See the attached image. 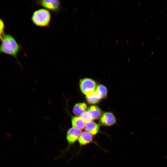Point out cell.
<instances>
[{
    "label": "cell",
    "mask_w": 167,
    "mask_h": 167,
    "mask_svg": "<svg viewBox=\"0 0 167 167\" xmlns=\"http://www.w3.org/2000/svg\"><path fill=\"white\" fill-rule=\"evenodd\" d=\"M0 45V53L5 54L17 58L21 46L10 34H4Z\"/></svg>",
    "instance_id": "1"
},
{
    "label": "cell",
    "mask_w": 167,
    "mask_h": 167,
    "mask_svg": "<svg viewBox=\"0 0 167 167\" xmlns=\"http://www.w3.org/2000/svg\"><path fill=\"white\" fill-rule=\"evenodd\" d=\"M51 15L46 9H40L34 11L31 17V20L35 26L41 28H48L50 24Z\"/></svg>",
    "instance_id": "2"
},
{
    "label": "cell",
    "mask_w": 167,
    "mask_h": 167,
    "mask_svg": "<svg viewBox=\"0 0 167 167\" xmlns=\"http://www.w3.org/2000/svg\"><path fill=\"white\" fill-rule=\"evenodd\" d=\"M35 3L38 6L45 8L54 13H58L62 10L61 3L58 0H37Z\"/></svg>",
    "instance_id": "3"
},
{
    "label": "cell",
    "mask_w": 167,
    "mask_h": 167,
    "mask_svg": "<svg viewBox=\"0 0 167 167\" xmlns=\"http://www.w3.org/2000/svg\"><path fill=\"white\" fill-rule=\"evenodd\" d=\"M79 87L81 92L86 96L94 92L96 88V82L91 79L84 78L80 80Z\"/></svg>",
    "instance_id": "4"
},
{
    "label": "cell",
    "mask_w": 167,
    "mask_h": 167,
    "mask_svg": "<svg viewBox=\"0 0 167 167\" xmlns=\"http://www.w3.org/2000/svg\"><path fill=\"white\" fill-rule=\"evenodd\" d=\"M100 122L104 126H110L115 124L116 119L113 113L110 112H106L101 115Z\"/></svg>",
    "instance_id": "5"
},
{
    "label": "cell",
    "mask_w": 167,
    "mask_h": 167,
    "mask_svg": "<svg viewBox=\"0 0 167 167\" xmlns=\"http://www.w3.org/2000/svg\"><path fill=\"white\" fill-rule=\"evenodd\" d=\"M82 133L81 129L72 127L70 128L66 133V139L69 144H72L78 139Z\"/></svg>",
    "instance_id": "6"
},
{
    "label": "cell",
    "mask_w": 167,
    "mask_h": 167,
    "mask_svg": "<svg viewBox=\"0 0 167 167\" xmlns=\"http://www.w3.org/2000/svg\"><path fill=\"white\" fill-rule=\"evenodd\" d=\"M85 130L92 135L97 134L99 131L100 125L94 121L91 120L86 122Z\"/></svg>",
    "instance_id": "7"
},
{
    "label": "cell",
    "mask_w": 167,
    "mask_h": 167,
    "mask_svg": "<svg viewBox=\"0 0 167 167\" xmlns=\"http://www.w3.org/2000/svg\"><path fill=\"white\" fill-rule=\"evenodd\" d=\"M92 135L88 132L85 131L82 132L78 138V142L81 146L85 145L93 142Z\"/></svg>",
    "instance_id": "8"
},
{
    "label": "cell",
    "mask_w": 167,
    "mask_h": 167,
    "mask_svg": "<svg viewBox=\"0 0 167 167\" xmlns=\"http://www.w3.org/2000/svg\"><path fill=\"white\" fill-rule=\"evenodd\" d=\"M71 123L73 127L81 130L85 128L86 122L81 116H75L72 118Z\"/></svg>",
    "instance_id": "9"
},
{
    "label": "cell",
    "mask_w": 167,
    "mask_h": 167,
    "mask_svg": "<svg viewBox=\"0 0 167 167\" xmlns=\"http://www.w3.org/2000/svg\"><path fill=\"white\" fill-rule=\"evenodd\" d=\"M87 109V106L86 104L84 103H79L74 106L73 113L76 116H81L86 111Z\"/></svg>",
    "instance_id": "10"
},
{
    "label": "cell",
    "mask_w": 167,
    "mask_h": 167,
    "mask_svg": "<svg viewBox=\"0 0 167 167\" xmlns=\"http://www.w3.org/2000/svg\"><path fill=\"white\" fill-rule=\"evenodd\" d=\"M88 111L90 114L93 120L96 119L101 117L102 111L97 106L92 105L89 107Z\"/></svg>",
    "instance_id": "11"
},
{
    "label": "cell",
    "mask_w": 167,
    "mask_h": 167,
    "mask_svg": "<svg viewBox=\"0 0 167 167\" xmlns=\"http://www.w3.org/2000/svg\"><path fill=\"white\" fill-rule=\"evenodd\" d=\"M101 99L105 98L107 96V89L103 84H100L96 88L94 92Z\"/></svg>",
    "instance_id": "12"
},
{
    "label": "cell",
    "mask_w": 167,
    "mask_h": 167,
    "mask_svg": "<svg viewBox=\"0 0 167 167\" xmlns=\"http://www.w3.org/2000/svg\"><path fill=\"white\" fill-rule=\"evenodd\" d=\"M86 99L89 104H96L100 100L95 92L86 96Z\"/></svg>",
    "instance_id": "13"
},
{
    "label": "cell",
    "mask_w": 167,
    "mask_h": 167,
    "mask_svg": "<svg viewBox=\"0 0 167 167\" xmlns=\"http://www.w3.org/2000/svg\"><path fill=\"white\" fill-rule=\"evenodd\" d=\"M80 116L86 122L93 120L90 114L88 111L84 112Z\"/></svg>",
    "instance_id": "14"
},
{
    "label": "cell",
    "mask_w": 167,
    "mask_h": 167,
    "mask_svg": "<svg viewBox=\"0 0 167 167\" xmlns=\"http://www.w3.org/2000/svg\"><path fill=\"white\" fill-rule=\"evenodd\" d=\"M5 25L2 20L0 18V40H1L4 35Z\"/></svg>",
    "instance_id": "15"
}]
</instances>
